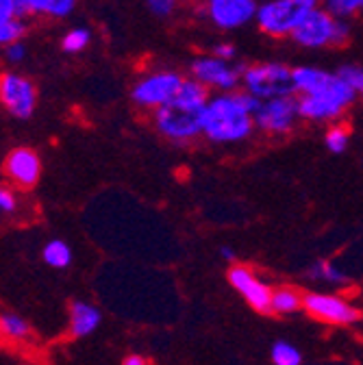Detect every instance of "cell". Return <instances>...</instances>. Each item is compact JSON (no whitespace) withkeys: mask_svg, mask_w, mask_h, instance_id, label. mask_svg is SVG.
<instances>
[{"mask_svg":"<svg viewBox=\"0 0 363 365\" xmlns=\"http://www.w3.org/2000/svg\"><path fill=\"white\" fill-rule=\"evenodd\" d=\"M348 142H350V133L342 124H333L324 135V144L333 155H342L348 148Z\"/></svg>","mask_w":363,"mask_h":365,"instance_id":"603a6c76","label":"cell"},{"mask_svg":"<svg viewBox=\"0 0 363 365\" xmlns=\"http://www.w3.org/2000/svg\"><path fill=\"white\" fill-rule=\"evenodd\" d=\"M302 307L309 315L331 324H354L361 319V311L331 294H307L302 296Z\"/></svg>","mask_w":363,"mask_h":365,"instance_id":"8fae6325","label":"cell"},{"mask_svg":"<svg viewBox=\"0 0 363 365\" xmlns=\"http://www.w3.org/2000/svg\"><path fill=\"white\" fill-rule=\"evenodd\" d=\"M220 257H222L224 261H231V263H233V261H235V250H233L231 246H222V248H220Z\"/></svg>","mask_w":363,"mask_h":365,"instance_id":"1f68e13d","label":"cell"},{"mask_svg":"<svg viewBox=\"0 0 363 365\" xmlns=\"http://www.w3.org/2000/svg\"><path fill=\"white\" fill-rule=\"evenodd\" d=\"M229 283L246 298V302L259 311V313H272V292L259 277L244 267V265H235L229 269Z\"/></svg>","mask_w":363,"mask_h":365,"instance_id":"5bb4252c","label":"cell"},{"mask_svg":"<svg viewBox=\"0 0 363 365\" xmlns=\"http://www.w3.org/2000/svg\"><path fill=\"white\" fill-rule=\"evenodd\" d=\"M298 120H300V109H298V98H294V94L261 101V105L255 111L257 128L267 135H285L296 126Z\"/></svg>","mask_w":363,"mask_h":365,"instance_id":"ba28073f","label":"cell"},{"mask_svg":"<svg viewBox=\"0 0 363 365\" xmlns=\"http://www.w3.org/2000/svg\"><path fill=\"white\" fill-rule=\"evenodd\" d=\"M209 89L200 81L185 78L178 94L163 107L153 111L155 128L174 144H185L205 135V113L209 105Z\"/></svg>","mask_w":363,"mask_h":365,"instance_id":"7a4b0ae2","label":"cell"},{"mask_svg":"<svg viewBox=\"0 0 363 365\" xmlns=\"http://www.w3.org/2000/svg\"><path fill=\"white\" fill-rule=\"evenodd\" d=\"M26 35V24L22 18H11L0 22V43L7 46L14 41H20Z\"/></svg>","mask_w":363,"mask_h":365,"instance_id":"cb8c5ba5","label":"cell"},{"mask_svg":"<svg viewBox=\"0 0 363 365\" xmlns=\"http://www.w3.org/2000/svg\"><path fill=\"white\" fill-rule=\"evenodd\" d=\"M0 211H3V215H11L18 211V196L7 185L0 190Z\"/></svg>","mask_w":363,"mask_h":365,"instance_id":"4316f807","label":"cell"},{"mask_svg":"<svg viewBox=\"0 0 363 365\" xmlns=\"http://www.w3.org/2000/svg\"><path fill=\"white\" fill-rule=\"evenodd\" d=\"M185 83V76H180L174 70H157L142 76L131 89V98L140 109H159L170 103L180 87Z\"/></svg>","mask_w":363,"mask_h":365,"instance_id":"52a82bcc","label":"cell"},{"mask_svg":"<svg viewBox=\"0 0 363 365\" xmlns=\"http://www.w3.org/2000/svg\"><path fill=\"white\" fill-rule=\"evenodd\" d=\"M41 257L46 261V265H51L55 269H66L72 263V248L63 240H53L44 246Z\"/></svg>","mask_w":363,"mask_h":365,"instance_id":"e0dca14e","label":"cell"},{"mask_svg":"<svg viewBox=\"0 0 363 365\" xmlns=\"http://www.w3.org/2000/svg\"><path fill=\"white\" fill-rule=\"evenodd\" d=\"M302 307V298L294 289H277L272 294V311L275 313H294Z\"/></svg>","mask_w":363,"mask_h":365,"instance_id":"d6986e66","label":"cell"},{"mask_svg":"<svg viewBox=\"0 0 363 365\" xmlns=\"http://www.w3.org/2000/svg\"><path fill=\"white\" fill-rule=\"evenodd\" d=\"M0 101L14 118L29 120L37 107V89L31 78L18 72H5L0 76Z\"/></svg>","mask_w":363,"mask_h":365,"instance_id":"9c48e42d","label":"cell"},{"mask_svg":"<svg viewBox=\"0 0 363 365\" xmlns=\"http://www.w3.org/2000/svg\"><path fill=\"white\" fill-rule=\"evenodd\" d=\"M16 18V0H0V22Z\"/></svg>","mask_w":363,"mask_h":365,"instance_id":"4dcf8cb0","label":"cell"},{"mask_svg":"<svg viewBox=\"0 0 363 365\" xmlns=\"http://www.w3.org/2000/svg\"><path fill=\"white\" fill-rule=\"evenodd\" d=\"M89 41H92V33L87 29H72L63 35L61 39V48L70 55H76V53H83Z\"/></svg>","mask_w":363,"mask_h":365,"instance_id":"7402d4cb","label":"cell"},{"mask_svg":"<svg viewBox=\"0 0 363 365\" xmlns=\"http://www.w3.org/2000/svg\"><path fill=\"white\" fill-rule=\"evenodd\" d=\"M148 3V9L157 16V18H168L174 14L178 0H146Z\"/></svg>","mask_w":363,"mask_h":365,"instance_id":"83f0119b","label":"cell"},{"mask_svg":"<svg viewBox=\"0 0 363 365\" xmlns=\"http://www.w3.org/2000/svg\"><path fill=\"white\" fill-rule=\"evenodd\" d=\"M350 37V26L329 9H313L302 24L294 31L292 39L302 48H327V46H344Z\"/></svg>","mask_w":363,"mask_h":365,"instance_id":"5b68a950","label":"cell"},{"mask_svg":"<svg viewBox=\"0 0 363 365\" xmlns=\"http://www.w3.org/2000/svg\"><path fill=\"white\" fill-rule=\"evenodd\" d=\"M246 66H231L220 57H198L192 61L190 72L196 81L207 87H215L222 91H233L242 85Z\"/></svg>","mask_w":363,"mask_h":365,"instance_id":"30bf717a","label":"cell"},{"mask_svg":"<svg viewBox=\"0 0 363 365\" xmlns=\"http://www.w3.org/2000/svg\"><path fill=\"white\" fill-rule=\"evenodd\" d=\"M5 174L18 190H33L41 176L39 155L31 148H14L5 159Z\"/></svg>","mask_w":363,"mask_h":365,"instance_id":"4fadbf2b","label":"cell"},{"mask_svg":"<svg viewBox=\"0 0 363 365\" xmlns=\"http://www.w3.org/2000/svg\"><path fill=\"white\" fill-rule=\"evenodd\" d=\"M327 9L337 18H350L363 11V0H327Z\"/></svg>","mask_w":363,"mask_h":365,"instance_id":"484cf974","label":"cell"},{"mask_svg":"<svg viewBox=\"0 0 363 365\" xmlns=\"http://www.w3.org/2000/svg\"><path fill=\"white\" fill-rule=\"evenodd\" d=\"M103 322V313L98 307L89 302H72L70 307V331L74 337H87L92 335Z\"/></svg>","mask_w":363,"mask_h":365,"instance_id":"2e32d148","label":"cell"},{"mask_svg":"<svg viewBox=\"0 0 363 365\" xmlns=\"http://www.w3.org/2000/svg\"><path fill=\"white\" fill-rule=\"evenodd\" d=\"M261 98L246 89L222 91L209 98L205 113V137L213 144L244 142L255 130V111Z\"/></svg>","mask_w":363,"mask_h":365,"instance_id":"3957f363","label":"cell"},{"mask_svg":"<svg viewBox=\"0 0 363 365\" xmlns=\"http://www.w3.org/2000/svg\"><path fill=\"white\" fill-rule=\"evenodd\" d=\"M24 57H26V46H24L22 39L5 46V59L9 63H20V61H24Z\"/></svg>","mask_w":363,"mask_h":365,"instance_id":"f1b7e54d","label":"cell"},{"mask_svg":"<svg viewBox=\"0 0 363 365\" xmlns=\"http://www.w3.org/2000/svg\"><path fill=\"white\" fill-rule=\"evenodd\" d=\"M76 0H16V18H33V16H51L66 18L74 11Z\"/></svg>","mask_w":363,"mask_h":365,"instance_id":"9a60e30c","label":"cell"},{"mask_svg":"<svg viewBox=\"0 0 363 365\" xmlns=\"http://www.w3.org/2000/svg\"><path fill=\"white\" fill-rule=\"evenodd\" d=\"M309 277L313 281H327L331 285H344L348 281L346 274L337 265H333L331 261H317V263H313L309 267Z\"/></svg>","mask_w":363,"mask_h":365,"instance_id":"ac0fdd59","label":"cell"},{"mask_svg":"<svg viewBox=\"0 0 363 365\" xmlns=\"http://www.w3.org/2000/svg\"><path fill=\"white\" fill-rule=\"evenodd\" d=\"M124 365H146V361H144L142 356H135V354H133V356H128V359L124 361Z\"/></svg>","mask_w":363,"mask_h":365,"instance_id":"d6a6232c","label":"cell"},{"mask_svg":"<svg viewBox=\"0 0 363 365\" xmlns=\"http://www.w3.org/2000/svg\"><path fill=\"white\" fill-rule=\"evenodd\" d=\"M317 9V0H265L257 11V26L270 37H287Z\"/></svg>","mask_w":363,"mask_h":365,"instance_id":"277c9868","label":"cell"},{"mask_svg":"<svg viewBox=\"0 0 363 365\" xmlns=\"http://www.w3.org/2000/svg\"><path fill=\"white\" fill-rule=\"evenodd\" d=\"M211 55L213 57H220V59H224V61H231V59H235V55H237V48L233 43H229V41H222V43H215L213 48H211Z\"/></svg>","mask_w":363,"mask_h":365,"instance_id":"f546056e","label":"cell"},{"mask_svg":"<svg viewBox=\"0 0 363 365\" xmlns=\"http://www.w3.org/2000/svg\"><path fill=\"white\" fill-rule=\"evenodd\" d=\"M272 363L275 365H300L302 363V354L296 346H292L290 341H277L272 346Z\"/></svg>","mask_w":363,"mask_h":365,"instance_id":"ffe728a7","label":"cell"},{"mask_svg":"<svg viewBox=\"0 0 363 365\" xmlns=\"http://www.w3.org/2000/svg\"><path fill=\"white\" fill-rule=\"evenodd\" d=\"M255 0H207V16L209 20L224 31H233L246 26L257 18Z\"/></svg>","mask_w":363,"mask_h":365,"instance_id":"7c38bea8","label":"cell"},{"mask_svg":"<svg viewBox=\"0 0 363 365\" xmlns=\"http://www.w3.org/2000/svg\"><path fill=\"white\" fill-rule=\"evenodd\" d=\"M337 74L354 89V94L363 98V66L357 63H346L337 70Z\"/></svg>","mask_w":363,"mask_h":365,"instance_id":"d4e9b609","label":"cell"},{"mask_svg":"<svg viewBox=\"0 0 363 365\" xmlns=\"http://www.w3.org/2000/svg\"><path fill=\"white\" fill-rule=\"evenodd\" d=\"M242 85L246 91H250L252 96L261 101L296 94L294 68L279 63V61H263V63L246 66Z\"/></svg>","mask_w":363,"mask_h":365,"instance_id":"8992f818","label":"cell"},{"mask_svg":"<svg viewBox=\"0 0 363 365\" xmlns=\"http://www.w3.org/2000/svg\"><path fill=\"white\" fill-rule=\"evenodd\" d=\"M0 327H3L5 335H9L14 339H26L31 335L29 322L16 313H3V317H0Z\"/></svg>","mask_w":363,"mask_h":365,"instance_id":"44dd1931","label":"cell"},{"mask_svg":"<svg viewBox=\"0 0 363 365\" xmlns=\"http://www.w3.org/2000/svg\"><path fill=\"white\" fill-rule=\"evenodd\" d=\"M300 118L309 122H333L354 101V89L337 74L313 66L294 68Z\"/></svg>","mask_w":363,"mask_h":365,"instance_id":"6da1fadb","label":"cell"}]
</instances>
